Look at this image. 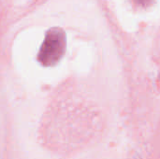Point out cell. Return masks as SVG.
<instances>
[{"instance_id":"1","label":"cell","mask_w":160,"mask_h":159,"mask_svg":"<svg viewBox=\"0 0 160 159\" xmlns=\"http://www.w3.org/2000/svg\"><path fill=\"white\" fill-rule=\"evenodd\" d=\"M66 45V33L62 28L49 29L38 53V61L43 67L55 66L64 56Z\"/></svg>"},{"instance_id":"2","label":"cell","mask_w":160,"mask_h":159,"mask_svg":"<svg viewBox=\"0 0 160 159\" xmlns=\"http://www.w3.org/2000/svg\"><path fill=\"white\" fill-rule=\"evenodd\" d=\"M137 3H139V4H142V5H145V4H148V2L150 1V0H135Z\"/></svg>"}]
</instances>
